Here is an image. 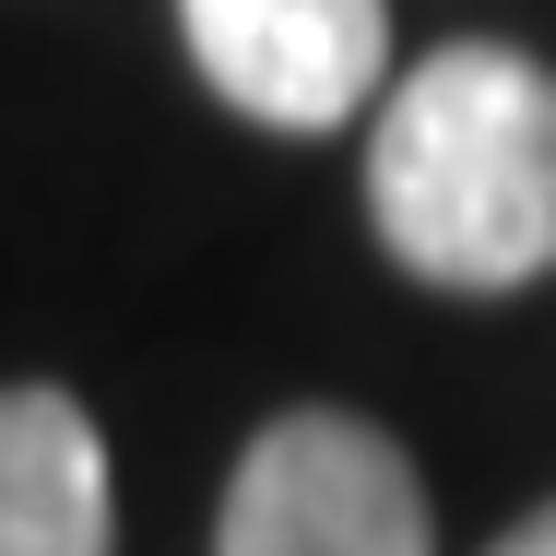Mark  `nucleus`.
<instances>
[{
	"instance_id": "1",
	"label": "nucleus",
	"mask_w": 556,
	"mask_h": 556,
	"mask_svg": "<svg viewBox=\"0 0 556 556\" xmlns=\"http://www.w3.org/2000/svg\"><path fill=\"white\" fill-rule=\"evenodd\" d=\"M367 214L403 273L462 296L556 273V84L485 36L439 48L367 130Z\"/></svg>"
},
{
	"instance_id": "2",
	"label": "nucleus",
	"mask_w": 556,
	"mask_h": 556,
	"mask_svg": "<svg viewBox=\"0 0 556 556\" xmlns=\"http://www.w3.org/2000/svg\"><path fill=\"white\" fill-rule=\"evenodd\" d=\"M214 556H439L415 462L367 415H273L225 485Z\"/></svg>"
},
{
	"instance_id": "3",
	"label": "nucleus",
	"mask_w": 556,
	"mask_h": 556,
	"mask_svg": "<svg viewBox=\"0 0 556 556\" xmlns=\"http://www.w3.org/2000/svg\"><path fill=\"white\" fill-rule=\"evenodd\" d=\"M190 60L273 130H343L391 72V0H178Z\"/></svg>"
},
{
	"instance_id": "4",
	"label": "nucleus",
	"mask_w": 556,
	"mask_h": 556,
	"mask_svg": "<svg viewBox=\"0 0 556 556\" xmlns=\"http://www.w3.org/2000/svg\"><path fill=\"white\" fill-rule=\"evenodd\" d=\"M0 556H108V439L72 391H0Z\"/></svg>"
},
{
	"instance_id": "5",
	"label": "nucleus",
	"mask_w": 556,
	"mask_h": 556,
	"mask_svg": "<svg viewBox=\"0 0 556 556\" xmlns=\"http://www.w3.org/2000/svg\"><path fill=\"white\" fill-rule=\"evenodd\" d=\"M485 556H556V497H545V509H533V521H509V533H497V545H485Z\"/></svg>"
}]
</instances>
